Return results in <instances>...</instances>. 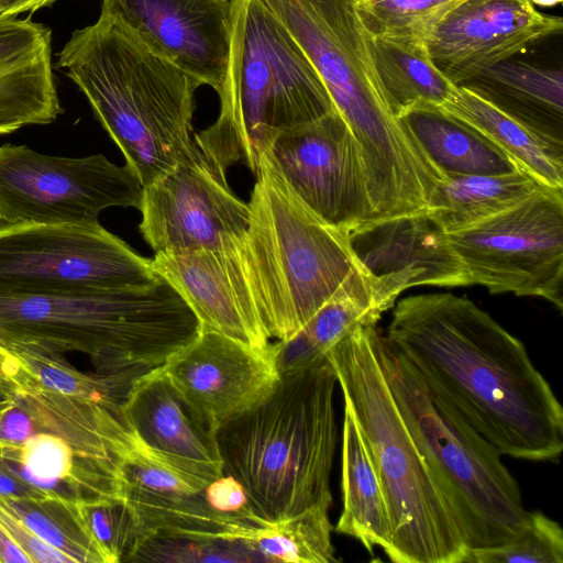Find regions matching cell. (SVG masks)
Returning <instances> with one entry per match:
<instances>
[{
	"instance_id": "obj_17",
	"label": "cell",
	"mask_w": 563,
	"mask_h": 563,
	"mask_svg": "<svg viewBox=\"0 0 563 563\" xmlns=\"http://www.w3.org/2000/svg\"><path fill=\"white\" fill-rule=\"evenodd\" d=\"M159 369L216 431L266 398L279 379L272 344L257 351L214 331H200Z\"/></svg>"
},
{
	"instance_id": "obj_30",
	"label": "cell",
	"mask_w": 563,
	"mask_h": 563,
	"mask_svg": "<svg viewBox=\"0 0 563 563\" xmlns=\"http://www.w3.org/2000/svg\"><path fill=\"white\" fill-rule=\"evenodd\" d=\"M383 313L373 302L352 296L328 301L291 338L272 344L279 376L323 365L328 351L352 328L376 325Z\"/></svg>"
},
{
	"instance_id": "obj_44",
	"label": "cell",
	"mask_w": 563,
	"mask_h": 563,
	"mask_svg": "<svg viewBox=\"0 0 563 563\" xmlns=\"http://www.w3.org/2000/svg\"><path fill=\"white\" fill-rule=\"evenodd\" d=\"M10 399H11L10 395L3 388L0 387V404L7 402Z\"/></svg>"
},
{
	"instance_id": "obj_12",
	"label": "cell",
	"mask_w": 563,
	"mask_h": 563,
	"mask_svg": "<svg viewBox=\"0 0 563 563\" xmlns=\"http://www.w3.org/2000/svg\"><path fill=\"white\" fill-rule=\"evenodd\" d=\"M143 186L102 154L65 157L0 146V224L97 223L111 207H140Z\"/></svg>"
},
{
	"instance_id": "obj_4",
	"label": "cell",
	"mask_w": 563,
	"mask_h": 563,
	"mask_svg": "<svg viewBox=\"0 0 563 563\" xmlns=\"http://www.w3.org/2000/svg\"><path fill=\"white\" fill-rule=\"evenodd\" d=\"M56 67L85 95L143 187L201 151L192 129L201 84L118 20L100 14L75 30Z\"/></svg>"
},
{
	"instance_id": "obj_39",
	"label": "cell",
	"mask_w": 563,
	"mask_h": 563,
	"mask_svg": "<svg viewBox=\"0 0 563 563\" xmlns=\"http://www.w3.org/2000/svg\"><path fill=\"white\" fill-rule=\"evenodd\" d=\"M0 495L40 499L45 498L51 494L32 487L25 482L19 479L0 462Z\"/></svg>"
},
{
	"instance_id": "obj_23",
	"label": "cell",
	"mask_w": 563,
	"mask_h": 563,
	"mask_svg": "<svg viewBox=\"0 0 563 563\" xmlns=\"http://www.w3.org/2000/svg\"><path fill=\"white\" fill-rule=\"evenodd\" d=\"M563 147V75L556 67L514 58L493 65L462 85Z\"/></svg>"
},
{
	"instance_id": "obj_38",
	"label": "cell",
	"mask_w": 563,
	"mask_h": 563,
	"mask_svg": "<svg viewBox=\"0 0 563 563\" xmlns=\"http://www.w3.org/2000/svg\"><path fill=\"white\" fill-rule=\"evenodd\" d=\"M32 434L33 422L29 413L11 398V402L0 412V443L19 445Z\"/></svg>"
},
{
	"instance_id": "obj_32",
	"label": "cell",
	"mask_w": 563,
	"mask_h": 563,
	"mask_svg": "<svg viewBox=\"0 0 563 563\" xmlns=\"http://www.w3.org/2000/svg\"><path fill=\"white\" fill-rule=\"evenodd\" d=\"M463 1L354 0V5L368 35L426 42L435 26Z\"/></svg>"
},
{
	"instance_id": "obj_20",
	"label": "cell",
	"mask_w": 563,
	"mask_h": 563,
	"mask_svg": "<svg viewBox=\"0 0 563 563\" xmlns=\"http://www.w3.org/2000/svg\"><path fill=\"white\" fill-rule=\"evenodd\" d=\"M123 417L140 445L163 462L207 483L224 474L216 429L159 367L134 380Z\"/></svg>"
},
{
	"instance_id": "obj_27",
	"label": "cell",
	"mask_w": 563,
	"mask_h": 563,
	"mask_svg": "<svg viewBox=\"0 0 563 563\" xmlns=\"http://www.w3.org/2000/svg\"><path fill=\"white\" fill-rule=\"evenodd\" d=\"M547 187L522 169L500 175H448L438 185L424 213L443 232L453 233L494 217Z\"/></svg>"
},
{
	"instance_id": "obj_11",
	"label": "cell",
	"mask_w": 563,
	"mask_h": 563,
	"mask_svg": "<svg viewBox=\"0 0 563 563\" xmlns=\"http://www.w3.org/2000/svg\"><path fill=\"white\" fill-rule=\"evenodd\" d=\"M470 284L540 297L563 309V189L547 187L461 231L446 233Z\"/></svg>"
},
{
	"instance_id": "obj_34",
	"label": "cell",
	"mask_w": 563,
	"mask_h": 563,
	"mask_svg": "<svg viewBox=\"0 0 563 563\" xmlns=\"http://www.w3.org/2000/svg\"><path fill=\"white\" fill-rule=\"evenodd\" d=\"M260 562L240 543L180 533H155L145 538L130 562Z\"/></svg>"
},
{
	"instance_id": "obj_33",
	"label": "cell",
	"mask_w": 563,
	"mask_h": 563,
	"mask_svg": "<svg viewBox=\"0 0 563 563\" xmlns=\"http://www.w3.org/2000/svg\"><path fill=\"white\" fill-rule=\"evenodd\" d=\"M463 563H563V531L541 511H529L525 528L506 543L468 549Z\"/></svg>"
},
{
	"instance_id": "obj_13",
	"label": "cell",
	"mask_w": 563,
	"mask_h": 563,
	"mask_svg": "<svg viewBox=\"0 0 563 563\" xmlns=\"http://www.w3.org/2000/svg\"><path fill=\"white\" fill-rule=\"evenodd\" d=\"M262 159L327 224L350 233L376 220L356 141L336 108L280 132Z\"/></svg>"
},
{
	"instance_id": "obj_1",
	"label": "cell",
	"mask_w": 563,
	"mask_h": 563,
	"mask_svg": "<svg viewBox=\"0 0 563 563\" xmlns=\"http://www.w3.org/2000/svg\"><path fill=\"white\" fill-rule=\"evenodd\" d=\"M385 340L501 455L558 462L563 409L525 344L486 311L450 292L397 302Z\"/></svg>"
},
{
	"instance_id": "obj_18",
	"label": "cell",
	"mask_w": 563,
	"mask_h": 563,
	"mask_svg": "<svg viewBox=\"0 0 563 563\" xmlns=\"http://www.w3.org/2000/svg\"><path fill=\"white\" fill-rule=\"evenodd\" d=\"M349 240L387 310L412 287L471 285L448 234L424 211L367 222L350 232Z\"/></svg>"
},
{
	"instance_id": "obj_16",
	"label": "cell",
	"mask_w": 563,
	"mask_h": 563,
	"mask_svg": "<svg viewBox=\"0 0 563 563\" xmlns=\"http://www.w3.org/2000/svg\"><path fill=\"white\" fill-rule=\"evenodd\" d=\"M562 29L561 18L537 11L529 0H464L426 45L437 68L459 86Z\"/></svg>"
},
{
	"instance_id": "obj_28",
	"label": "cell",
	"mask_w": 563,
	"mask_h": 563,
	"mask_svg": "<svg viewBox=\"0 0 563 563\" xmlns=\"http://www.w3.org/2000/svg\"><path fill=\"white\" fill-rule=\"evenodd\" d=\"M368 43L382 91L396 119L417 106L442 107L455 91L457 86L433 64L424 41L368 35Z\"/></svg>"
},
{
	"instance_id": "obj_41",
	"label": "cell",
	"mask_w": 563,
	"mask_h": 563,
	"mask_svg": "<svg viewBox=\"0 0 563 563\" xmlns=\"http://www.w3.org/2000/svg\"><path fill=\"white\" fill-rule=\"evenodd\" d=\"M0 562L32 563L27 553L15 542L11 536L0 526Z\"/></svg>"
},
{
	"instance_id": "obj_14",
	"label": "cell",
	"mask_w": 563,
	"mask_h": 563,
	"mask_svg": "<svg viewBox=\"0 0 563 563\" xmlns=\"http://www.w3.org/2000/svg\"><path fill=\"white\" fill-rule=\"evenodd\" d=\"M137 209L139 230L155 253L229 247L250 220L227 170L202 151L144 186Z\"/></svg>"
},
{
	"instance_id": "obj_26",
	"label": "cell",
	"mask_w": 563,
	"mask_h": 563,
	"mask_svg": "<svg viewBox=\"0 0 563 563\" xmlns=\"http://www.w3.org/2000/svg\"><path fill=\"white\" fill-rule=\"evenodd\" d=\"M441 108L483 133L541 184L563 189V147L463 86Z\"/></svg>"
},
{
	"instance_id": "obj_45",
	"label": "cell",
	"mask_w": 563,
	"mask_h": 563,
	"mask_svg": "<svg viewBox=\"0 0 563 563\" xmlns=\"http://www.w3.org/2000/svg\"><path fill=\"white\" fill-rule=\"evenodd\" d=\"M11 402V399L7 402L0 404V412Z\"/></svg>"
},
{
	"instance_id": "obj_7",
	"label": "cell",
	"mask_w": 563,
	"mask_h": 563,
	"mask_svg": "<svg viewBox=\"0 0 563 563\" xmlns=\"http://www.w3.org/2000/svg\"><path fill=\"white\" fill-rule=\"evenodd\" d=\"M336 384L329 361L282 375L266 398L217 431L224 474L242 485L262 520L331 508Z\"/></svg>"
},
{
	"instance_id": "obj_3",
	"label": "cell",
	"mask_w": 563,
	"mask_h": 563,
	"mask_svg": "<svg viewBox=\"0 0 563 563\" xmlns=\"http://www.w3.org/2000/svg\"><path fill=\"white\" fill-rule=\"evenodd\" d=\"M310 60L346 121L377 219L423 211L443 175L391 113L354 0H260Z\"/></svg>"
},
{
	"instance_id": "obj_37",
	"label": "cell",
	"mask_w": 563,
	"mask_h": 563,
	"mask_svg": "<svg viewBox=\"0 0 563 563\" xmlns=\"http://www.w3.org/2000/svg\"><path fill=\"white\" fill-rule=\"evenodd\" d=\"M0 526L27 553L32 563H73L63 552L48 545L0 503Z\"/></svg>"
},
{
	"instance_id": "obj_8",
	"label": "cell",
	"mask_w": 563,
	"mask_h": 563,
	"mask_svg": "<svg viewBox=\"0 0 563 563\" xmlns=\"http://www.w3.org/2000/svg\"><path fill=\"white\" fill-rule=\"evenodd\" d=\"M213 124L195 134L223 169L243 162L254 175L275 137L335 106L301 48L260 0H232L227 80Z\"/></svg>"
},
{
	"instance_id": "obj_42",
	"label": "cell",
	"mask_w": 563,
	"mask_h": 563,
	"mask_svg": "<svg viewBox=\"0 0 563 563\" xmlns=\"http://www.w3.org/2000/svg\"><path fill=\"white\" fill-rule=\"evenodd\" d=\"M20 368L19 358L0 344V387L11 385Z\"/></svg>"
},
{
	"instance_id": "obj_40",
	"label": "cell",
	"mask_w": 563,
	"mask_h": 563,
	"mask_svg": "<svg viewBox=\"0 0 563 563\" xmlns=\"http://www.w3.org/2000/svg\"><path fill=\"white\" fill-rule=\"evenodd\" d=\"M56 0H1L0 16H18L25 12H35L49 7Z\"/></svg>"
},
{
	"instance_id": "obj_29",
	"label": "cell",
	"mask_w": 563,
	"mask_h": 563,
	"mask_svg": "<svg viewBox=\"0 0 563 563\" xmlns=\"http://www.w3.org/2000/svg\"><path fill=\"white\" fill-rule=\"evenodd\" d=\"M329 507L316 506L276 522L244 523L230 536L260 562L334 563Z\"/></svg>"
},
{
	"instance_id": "obj_2",
	"label": "cell",
	"mask_w": 563,
	"mask_h": 563,
	"mask_svg": "<svg viewBox=\"0 0 563 563\" xmlns=\"http://www.w3.org/2000/svg\"><path fill=\"white\" fill-rule=\"evenodd\" d=\"M255 176L247 229L221 256L235 295L268 336L291 338L336 297L387 311L349 233L322 221L264 159Z\"/></svg>"
},
{
	"instance_id": "obj_22",
	"label": "cell",
	"mask_w": 563,
	"mask_h": 563,
	"mask_svg": "<svg viewBox=\"0 0 563 563\" xmlns=\"http://www.w3.org/2000/svg\"><path fill=\"white\" fill-rule=\"evenodd\" d=\"M151 264L187 301L200 331L219 332L257 351L269 349L271 338L264 327L228 280L221 250L155 253Z\"/></svg>"
},
{
	"instance_id": "obj_15",
	"label": "cell",
	"mask_w": 563,
	"mask_h": 563,
	"mask_svg": "<svg viewBox=\"0 0 563 563\" xmlns=\"http://www.w3.org/2000/svg\"><path fill=\"white\" fill-rule=\"evenodd\" d=\"M145 45L219 95L231 45L232 0H101Z\"/></svg>"
},
{
	"instance_id": "obj_10",
	"label": "cell",
	"mask_w": 563,
	"mask_h": 563,
	"mask_svg": "<svg viewBox=\"0 0 563 563\" xmlns=\"http://www.w3.org/2000/svg\"><path fill=\"white\" fill-rule=\"evenodd\" d=\"M151 261L97 223L0 224V297L142 286Z\"/></svg>"
},
{
	"instance_id": "obj_31",
	"label": "cell",
	"mask_w": 563,
	"mask_h": 563,
	"mask_svg": "<svg viewBox=\"0 0 563 563\" xmlns=\"http://www.w3.org/2000/svg\"><path fill=\"white\" fill-rule=\"evenodd\" d=\"M0 503L26 528L74 563H107L80 505L57 494L27 499L0 495Z\"/></svg>"
},
{
	"instance_id": "obj_35",
	"label": "cell",
	"mask_w": 563,
	"mask_h": 563,
	"mask_svg": "<svg viewBox=\"0 0 563 563\" xmlns=\"http://www.w3.org/2000/svg\"><path fill=\"white\" fill-rule=\"evenodd\" d=\"M79 505L107 563L130 562L142 539L129 506L120 498H98Z\"/></svg>"
},
{
	"instance_id": "obj_5",
	"label": "cell",
	"mask_w": 563,
	"mask_h": 563,
	"mask_svg": "<svg viewBox=\"0 0 563 563\" xmlns=\"http://www.w3.org/2000/svg\"><path fill=\"white\" fill-rule=\"evenodd\" d=\"M199 333L195 312L161 275L142 286L0 297V344L9 352L79 353L102 375L146 374Z\"/></svg>"
},
{
	"instance_id": "obj_24",
	"label": "cell",
	"mask_w": 563,
	"mask_h": 563,
	"mask_svg": "<svg viewBox=\"0 0 563 563\" xmlns=\"http://www.w3.org/2000/svg\"><path fill=\"white\" fill-rule=\"evenodd\" d=\"M398 121L444 177L500 175L521 169L483 133L441 107L417 106Z\"/></svg>"
},
{
	"instance_id": "obj_46",
	"label": "cell",
	"mask_w": 563,
	"mask_h": 563,
	"mask_svg": "<svg viewBox=\"0 0 563 563\" xmlns=\"http://www.w3.org/2000/svg\"><path fill=\"white\" fill-rule=\"evenodd\" d=\"M1 1V0H0Z\"/></svg>"
},
{
	"instance_id": "obj_36",
	"label": "cell",
	"mask_w": 563,
	"mask_h": 563,
	"mask_svg": "<svg viewBox=\"0 0 563 563\" xmlns=\"http://www.w3.org/2000/svg\"><path fill=\"white\" fill-rule=\"evenodd\" d=\"M209 506L216 511L253 523L265 522L257 517L242 485L231 475L223 474L205 488Z\"/></svg>"
},
{
	"instance_id": "obj_43",
	"label": "cell",
	"mask_w": 563,
	"mask_h": 563,
	"mask_svg": "<svg viewBox=\"0 0 563 563\" xmlns=\"http://www.w3.org/2000/svg\"><path fill=\"white\" fill-rule=\"evenodd\" d=\"M532 4L540 7H553L562 2V0H529Z\"/></svg>"
},
{
	"instance_id": "obj_19",
	"label": "cell",
	"mask_w": 563,
	"mask_h": 563,
	"mask_svg": "<svg viewBox=\"0 0 563 563\" xmlns=\"http://www.w3.org/2000/svg\"><path fill=\"white\" fill-rule=\"evenodd\" d=\"M208 484L163 462L135 441L119 466L117 498L133 512L141 542L155 533L225 540L238 526L253 523L212 509L205 496Z\"/></svg>"
},
{
	"instance_id": "obj_21",
	"label": "cell",
	"mask_w": 563,
	"mask_h": 563,
	"mask_svg": "<svg viewBox=\"0 0 563 563\" xmlns=\"http://www.w3.org/2000/svg\"><path fill=\"white\" fill-rule=\"evenodd\" d=\"M63 108L52 62V31L0 16V135L54 122Z\"/></svg>"
},
{
	"instance_id": "obj_25",
	"label": "cell",
	"mask_w": 563,
	"mask_h": 563,
	"mask_svg": "<svg viewBox=\"0 0 563 563\" xmlns=\"http://www.w3.org/2000/svg\"><path fill=\"white\" fill-rule=\"evenodd\" d=\"M342 512L335 532L357 540L369 554L386 553L390 523L382 484L369 450L352 416L344 408L341 452Z\"/></svg>"
},
{
	"instance_id": "obj_6",
	"label": "cell",
	"mask_w": 563,
	"mask_h": 563,
	"mask_svg": "<svg viewBox=\"0 0 563 563\" xmlns=\"http://www.w3.org/2000/svg\"><path fill=\"white\" fill-rule=\"evenodd\" d=\"M385 338L376 325H356L327 353L369 450L386 500L395 563H463L467 547L455 516L391 394Z\"/></svg>"
},
{
	"instance_id": "obj_9",
	"label": "cell",
	"mask_w": 563,
	"mask_h": 563,
	"mask_svg": "<svg viewBox=\"0 0 563 563\" xmlns=\"http://www.w3.org/2000/svg\"><path fill=\"white\" fill-rule=\"evenodd\" d=\"M384 363L396 405L455 516L467 550L498 547L516 537L527 525L529 511L500 452L431 391L386 340Z\"/></svg>"
}]
</instances>
